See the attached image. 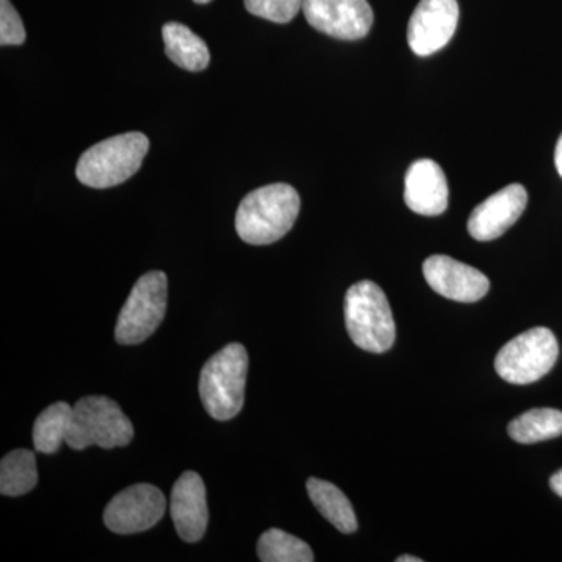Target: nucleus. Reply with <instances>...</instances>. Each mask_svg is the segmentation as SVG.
<instances>
[{"label": "nucleus", "mask_w": 562, "mask_h": 562, "mask_svg": "<svg viewBox=\"0 0 562 562\" xmlns=\"http://www.w3.org/2000/svg\"><path fill=\"white\" fill-rule=\"evenodd\" d=\"M166 55L181 69L199 72L210 65V50L205 41L180 22H168L162 27Z\"/></svg>", "instance_id": "15"}, {"label": "nucleus", "mask_w": 562, "mask_h": 562, "mask_svg": "<svg viewBox=\"0 0 562 562\" xmlns=\"http://www.w3.org/2000/svg\"><path fill=\"white\" fill-rule=\"evenodd\" d=\"M72 406L57 402L44 409L33 425V446L36 452L52 454L60 450L68 436Z\"/></svg>", "instance_id": "19"}, {"label": "nucleus", "mask_w": 562, "mask_h": 562, "mask_svg": "<svg viewBox=\"0 0 562 562\" xmlns=\"http://www.w3.org/2000/svg\"><path fill=\"white\" fill-rule=\"evenodd\" d=\"M344 314L355 346L371 353L391 349L395 341V321L386 294L379 284L362 280L350 286Z\"/></svg>", "instance_id": "4"}, {"label": "nucleus", "mask_w": 562, "mask_h": 562, "mask_svg": "<svg viewBox=\"0 0 562 562\" xmlns=\"http://www.w3.org/2000/svg\"><path fill=\"white\" fill-rule=\"evenodd\" d=\"M249 13L277 24H288L302 10L303 0H244Z\"/></svg>", "instance_id": "21"}, {"label": "nucleus", "mask_w": 562, "mask_h": 562, "mask_svg": "<svg viewBox=\"0 0 562 562\" xmlns=\"http://www.w3.org/2000/svg\"><path fill=\"white\" fill-rule=\"evenodd\" d=\"M527 203L528 194L522 184L503 188L472 211L468 222L469 235L482 243L501 238L520 220Z\"/></svg>", "instance_id": "12"}, {"label": "nucleus", "mask_w": 562, "mask_h": 562, "mask_svg": "<svg viewBox=\"0 0 562 562\" xmlns=\"http://www.w3.org/2000/svg\"><path fill=\"white\" fill-rule=\"evenodd\" d=\"M302 10L313 29L336 40L364 38L373 24L368 0H303Z\"/></svg>", "instance_id": "9"}, {"label": "nucleus", "mask_w": 562, "mask_h": 562, "mask_svg": "<svg viewBox=\"0 0 562 562\" xmlns=\"http://www.w3.org/2000/svg\"><path fill=\"white\" fill-rule=\"evenodd\" d=\"M165 494L151 484L140 483L114 495L105 512L103 524L116 535H135L155 527L166 513Z\"/></svg>", "instance_id": "8"}, {"label": "nucleus", "mask_w": 562, "mask_h": 562, "mask_svg": "<svg viewBox=\"0 0 562 562\" xmlns=\"http://www.w3.org/2000/svg\"><path fill=\"white\" fill-rule=\"evenodd\" d=\"M424 277L432 291L461 303L482 301L490 291V280L479 269L453 260L447 255H432L424 262Z\"/></svg>", "instance_id": "11"}, {"label": "nucleus", "mask_w": 562, "mask_h": 562, "mask_svg": "<svg viewBox=\"0 0 562 562\" xmlns=\"http://www.w3.org/2000/svg\"><path fill=\"white\" fill-rule=\"evenodd\" d=\"M195 3H210L211 0H194Z\"/></svg>", "instance_id": "26"}, {"label": "nucleus", "mask_w": 562, "mask_h": 562, "mask_svg": "<svg viewBox=\"0 0 562 562\" xmlns=\"http://www.w3.org/2000/svg\"><path fill=\"white\" fill-rule=\"evenodd\" d=\"M168 308V277L147 272L136 281L117 317L114 338L122 346H136L149 339L165 319Z\"/></svg>", "instance_id": "6"}, {"label": "nucleus", "mask_w": 562, "mask_h": 562, "mask_svg": "<svg viewBox=\"0 0 562 562\" xmlns=\"http://www.w3.org/2000/svg\"><path fill=\"white\" fill-rule=\"evenodd\" d=\"M550 486H552L554 494L560 495L562 498V469L550 479Z\"/></svg>", "instance_id": "23"}, {"label": "nucleus", "mask_w": 562, "mask_h": 562, "mask_svg": "<svg viewBox=\"0 0 562 562\" xmlns=\"http://www.w3.org/2000/svg\"><path fill=\"white\" fill-rule=\"evenodd\" d=\"M554 165H557L558 172L562 177V135L558 139L557 150H554Z\"/></svg>", "instance_id": "24"}, {"label": "nucleus", "mask_w": 562, "mask_h": 562, "mask_svg": "<svg viewBox=\"0 0 562 562\" xmlns=\"http://www.w3.org/2000/svg\"><path fill=\"white\" fill-rule=\"evenodd\" d=\"M457 0H420L408 22V44L414 54L428 57L443 49L457 32Z\"/></svg>", "instance_id": "10"}, {"label": "nucleus", "mask_w": 562, "mask_h": 562, "mask_svg": "<svg viewBox=\"0 0 562 562\" xmlns=\"http://www.w3.org/2000/svg\"><path fill=\"white\" fill-rule=\"evenodd\" d=\"M262 562H313L312 547L295 536L279 528H271L261 535L257 547Z\"/></svg>", "instance_id": "20"}, {"label": "nucleus", "mask_w": 562, "mask_h": 562, "mask_svg": "<svg viewBox=\"0 0 562 562\" xmlns=\"http://www.w3.org/2000/svg\"><path fill=\"white\" fill-rule=\"evenodd\" d=\"M560 346L549 328L536 327L516 336L495 357V371L505 382H539L557 364Z\"/></svg>", "instance_id": "7"}, {"label": "nucleus", "mask_w": 562, "mask_h": 562, "mask_svg": "<svg viewBox=\"0 0 562 562\" xmlns=\"http://www.w3.org/2000/svg\"><path fill=\"white\" fill-rule=\"evenodd\" d=\"M306 491L317 512L344 535L358 530L357 514L346 494L338 486L325 480L310 479Z\"/></svg>", "instance_id": "16"}, {"label": "nucleus", "mask_w": 562, "mask_h": 562, "mask_svg": "<svg viewBox=\"0 0 562 562\" xmlns=\"http://www.w3.org/2000/svg\"><path fill=\"white\" fill-rule=\"evenodd\" d=\"M38 483L35 453L31 450H13L0 462V494L20 497Z\"/></svg>", "instance_id": "17"}, {"label": "nucleus", "mask_w": 562, "mask_h": 562, "mask_svg": "<svg viewBox=\"0 0 562 562\" xmlns=\"http://www.w3.org/2000/svg\"><path fill=\"white\" fill-rule=\"evenodd\" d=\"M405 203L422 216H439L449 206V184L441 166L432 160H417L405 177Z\"/></svg>", "instance_id": "14"}, {"label": "nucleus", "mask_w": 562, "mask_h": 562, "mask_svg": "<svg viewBox=\"0 0 562 562\" xmlns=\"http://www.w3.org/2000/svg\"><path fill=\"white\" fill-rule=\"evenodd\" d=\"M149 146V138L140 132L103 139L81 154L77 179L95 190L117 187L139 171Z\"/></svg>", "instance_id": "3"}, {"label": "nucleus", "mask_w": 562, "mask_h": 562, "mask_svg": "<svg viewBox=\"0 0 562 562\" xmlns=\"http://www.w3.org/2000/svg\"><path fill=\"white\" fill-rule=\"evenodd\" d=\"M397 562H422L420 558L409 557V554H403V557L397 558Z\"/></svg>", "instance_id": "25"}, {"label": "nucleus", "mask_w": 562, "mask_h": 562, "mask_svg": "<svg viewBox=\"0 0 562 562\" xmlns=\"http://www.w3.org/2000/svg\"><path fill=\"white\" fill-rule=\"evenodd\" d=\"M25 29L22 20L10 0H0V44L2 46H20L25 41Z\"/></svg>", "instance_id": "22"}, {"label": "nucleus", "mask_w": 562, "mask_h": 562, "mask_svg": "<svg viewBox=\"0 0 562 562\" xmlns=\"http://www.w3.org/2000/svg\"><path fill=\"white\" fill-rule=\"evenodd\" d=\"M171 516L184 542H199L209 527L206 490L201 475L184 472L172 487Z\"/></svg>", "instance_id": "13"}, {"label": "nucleus", "mask_w": 562, "mask_h": 562, "mask_svg": "<svg viewBox=\"0 0 562 562\" xmlns=\"http://www.w3.org/2000/svg\"><path fill=\"white\" fill-rule=\"evenodd\" d=\"M249 355L243 344L232 342L211 357L201 372L199 394L203 408L216 420H231L246 401Z\"/></svg>", "instance_id": "2"}, {"label": "nucleus", "mask_w": 562, "mask_h": 562, "mask_svg": "<svg viewBox=\"0 0 562 562\" xmlns=\"http://www.w3.org/2000/svg\"><path fill=\"white\" fill-rule=\"evenodd\" d=\"M508 435L519 443L549 441L562 435V412L536 408L522 414L508 425Z\"/></svg>", "instance_id": "18"}, {"label": "nucleus", "mask_w": 562, "mask_h": 562, "mask_svg": "<svg viewBox=\"0 0 562 562\" xmlns=\"http://www.w3.org/2000/svg\"><path fill=\"white\" fill-rule=\"evenodd\" d=\"M133 436L132 420L116 402L103 395H88L72 406L66 443L74 450L91 446L109 450L128 446Z\"/></svg>", "instance_id": "5"}, {"label": "nucleus", "mask_w": 562, "mask_h": 562, "mask_svg": "<svg viewBox=\"0 0 562 562\" xmlns=\"http://www.w3.org/2000/svg\"><path fill=\"white\" fill-rule=\"evenodd\" d=\"M299 192L286 183H273L249 192L236 211L239 238L251 246H268L283 238L297 221Z\"/></svg>", "instance_id": "1"}]
</instances>
